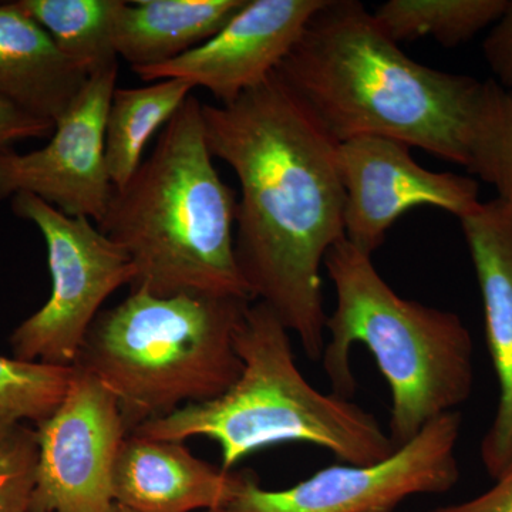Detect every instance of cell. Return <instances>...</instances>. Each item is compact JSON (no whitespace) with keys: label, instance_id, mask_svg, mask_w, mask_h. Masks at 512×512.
Returning <instances> with one entry per match:
<instances>
[{"label":"cell","instance_id":"d6986e66","mask_svg":"<svg viewBox=\"0 0 512 512\" xmlns=\"http://www.w3.org/2000/svg\"><path fill=\"white\" fill-rule=\"evenodd\" d=\"M507 5L508 0H389L373 18L396 45L430 36L441 46L456 47L494 26Z\"/></svg>","mask_w":512,"mask_h":512},{"label":"cell","instance_id":"5bb4252c","mask_svg":"<svg viewBox=\"0 0 512 512\" xmlns=\"http://www.w3.org/2000/svg\"><path fill=\"white\" fill-rule=\"evenodd\" d=\"M234 473L195 457L183 441L128 434L111 478L114 503L137 512H211L231 493Z\"/></svg>","mask_w":512,"mask_h":512},{"label":"cell","instance_id":"ac0fdd59","mask_svg":"<svg viewBox=\"0 0 512 512\" xmlns=\"http://www.w3.org/2000/svg\"><path fill=\"white\" fill-rule=\"evenodd\" d=\"M87 76L119 69L113 22L120 0H16Z\"/></svg>","mask_w":512,"mask_h":512},{"label":"cell","instance_id":"2e32d148","mask_svg":"<svg viewBox=\"0 0 512 512\" xmlns=\"http://www.w3.org/2000/svg\"><path fill=\"white\" fill-rule=\"evenodd\" d=\"M247 0H120L113 22L117 56L131 69L173 62L217 35Z\"/></svg>","mask_w":512,"mask_h":512},{"label":"cell","instance_id":"e0dca14e","mask_svg":"<svg viewBox=\"0 0 512 512\" xmlns=\"http://www.w3.org/2000/svg\"><path fill=\"white\" fill-rule=\"evenodd\" d=\"M192 90L178 79L114 90L106 119V164L114 188L137 173L151 138L173 120Z\"/></svg>","mask_w":512,"mask_h":512},{"label":"cell","instance_id":"277c9868","mask_svg":"<svg viewBox=\"0 0 512 512\" xmlns=\"http://www.w3.org/2000/svg\"><path fill=\"white\" fill-rule=\"evenodd\" d=\"M323 268L335 286L336 308L326 322L322 363L332 393L352 400L355 345L375 357L392 393L389 436L409 443L427 424L456 412L473 392V338L460 316L397 295L372 255L346 239L333 245Z\"/></svg>","mask_w":512,"mask_h":512},{"label":"cell","instance_id":"d4e9b609","mask_svg":"<svg viewBox=\"0 0 512 512\" xmlns=\"http://www.w3.org/2000/svg\"><path fill=\"white\" fill-rule=\"evenodd\" d=\"M487 493L464 503L446 505L427 512H512V468L498 478Z\"/></svg>","mask_w":512,"mask_h":512},{"label":"cell","instance_id":"603a6c76","mask_svg":"<svg viewBox=\"0 0 512 512\" xmlns=\"http://www.w3.org/2000/svg\"><path fill=\"white\" fill-rule=\"evenodd\" d=\"M485 62L493 72L495 82L512 89V0L483 43Z\"/></svg>","mask_w":512,"mask_h":512},{"label":"cell","instance_id":"9a60e30c","mask_svg":"<svg viewBox=\"0 0 512 512\" xmlns=\"http://www.w3.org/2000/svg\"><path fill=\"white\" fill-rule=\"evenodd\" d=\"M89 76L18 3H0V97L55 124Z\"/></svg>","mask_w":512,"mask_h":512},{"label":"cell","instance_id":"5b68a950","mask_svg":"<svg viewBox=\"0 0 512 512\" xmlns=\"http://www.w3.org/2000/svg\"><path fill=\"white\" fill-rule=\"evenodd\" d=\"M235 348L242 370L227 392L130 434L183 443L207 437L220 446L224 471L256 451L286 443L325 448L340 463L355 466L379 463L396 450L376 416L338 394L319 392L303 377L291 332L265 303H249Z\"/></svg>","mask_w":512,"mask_h":512},{"label":"cell","instance_id":"44dd1931","mask_svg":"<svg viewBox=\"0 0 512 512\" xmlns=\"http://www.w3.org/2000/svg\"><path fill=\"white\" fill-rule=\"evenodd\" d=\"M73 376L74 366H50L0 355V414L42 423L63 402Z\"/></svg>","mask_w":512,"mask_h":512},{"label":"cell","instance_id":"6da1fadb","mask_svg":"<svg viewBox=\"0 0 512 512\" xmlns=\"http://www.w3.org/2000/svg\"><path fill=\"white\" fill-rule=\"evenodd\" d=\"M212 157L237 175L235 259L303 352L326 345L322 268L345 239V190L332 140L276 74L229 104L202 103Z\"/></svg>","mask_w":512,"mask_h":512},{"label":"cell","instance_id":"ba28073f","mask_svg":"<svg viewBox=\"0 0 512 512\" xmlns=\"http://www.w3.org/2000/svg\"><path fill=\"white\" fill-rule=\"evenodd\" d=\"M460 433L461 414H443L386 460L333 464L284 490H266L252 470L232 471L231 493L211 512H394L416 495L456 487Z\"/></svg>","mask_w":512,"mask_h":512},{"label":"cell","instance_id":"8fae6325","mask_svg":"<svg viewBox=\"0 0 512 512\" xmlns=\"http://www.w3.org/2000/svg\"><path fill=\"white\" fill-rule=\"evenodd\" d=\"M407 144L363 136L343 141L336 160L345 190V239L373 255L402 215L420 205L436 207L458 220L480 204L474 178L421 167Z\"/></svg>","mask_w":512,"mask_h":512},{"label":"cell","instance_id":"52a82bcc","mask_svg":"<svg viewBox=\"0 0 512 512\" xmlns=\"http://www.w3.org/2000/svg\"><path fill=\"white\" fill-rule=\"evenodd\" d=\"M12 211L39 229L46 244L52 291L39 311L10 335L13 357L73 367L101 306L136 269L130 256L86 218H73L30 194L12 197Z\"/></svg>","mask_w":512,"mask_h":512},{"label":"cell","instance_id":"484cf974","mask_svg":"<svg viewBox=\"0 0 512 512\" xmlns=\"http://www.w3.org/2000/svg\"><path fill=\"white\" fill-rule=\"evenodd\" d=\"M109 512H137L134 510H130V508L124 507V505L114 503L111 505Z\"/></svg>","mask_w":512,"mask_h":512},{"label":"cell","instance_id":"30bf717a","mask_svg":"<svg viewBox=\"0 0 512 512\" xmlns=\"http://www.w3.org/2000/svg\"><path fill=\"white\" fill-rule=\"evenodd\" d=\"M119 69L93 74L55 123L45 147L0 154V198L30 194L73 218L99 224L113 197L106 119Z\"/></svg>","mask_w":512,"mask_h":512},{"label":"cell","instance_id":"ffe728a7","mask_svg":"<svg viewBox=\"0 0 512 512\" xmlns=\"http://www.w3.org/2000/svg\"><path fill=\"white\" fill-rule=\"evenodd\" d=\"M467 170L493 185L512 210V89L485 80L471 130Z\"/></svg>","mask_w":512,"mask_h":512},{"label":"cell","instance_id":"9c48e42d","mask_svg":"<svg viewBox=\"0 0 512 512\" xmlns=\"http://www.w3.org/2000/svg\"><path fill=\"white\" fill-rule=\"evenodd\" d=\"M36 433L39 463L30 512H109L113 467L128 436L110 390L74 366L63 402L36 424Z\"/></svg>","mask_w":512,"mask_h":512},{"label":"cell","instance_id":"7402d4cb","mask_svg":"<svg viewBox=\"0 0 512 512\" xmlns=\"http://www.w3.org/2000/svg\"><path fill=\"white\" fill-rule=\"evenodd\" d=\"M37 463L36 429L0 414V512L32 511Z\"/></svg>","mask_w":512,"mask_h":512},{"label":"cell","instance_id":"7c38bea8","mask_svg":"<svg viewBox=\"0 0 512 512\" xmlns=\"http://www.w3.org/2000/svg\"><path fill=\"white\" fill-rule=\"evenodd\" d=\"M325 0H247L214 37L173 62L131 69L143 82L178 79L229 104L275 73Z\"/></svg>","mask_w":512,"mask_h":512},{"label":"cell","instance_id":"cb8c5ba5","mask_svg":"<svg viewBox=\"0 0 512 512\" xmlns=\"http://www.w3.org/2000/svg\"><path fill=\"white\" fill-rule=\"evenodd\" d=\"M55 124L30 116L0 97V154L29 138L52 136Z\"/></svg>","mask_w":512,"mask_h":512},{"label":"cell","instance_id":"3957f363","mask_svg":"<svg viewBox=\"0 0 512 512\" xmlns=\"http://www.w3.org/2000/svg\"><path fill=\"white\" fill-rule=\"evenodd\" d=\"M214 160L192 94L96 224L130 256V291L252 301L235 259L237 195Z\"/></svg>","mask_w":512,"mask_h":512},{"label":"cell","instance_id":"4fadbf2b","mask_svg":"<svg viewBox=\"0 0 512 512\" xmlns=\"http://www.w3.org/2000/svg\"><path fill=\"white\" fill-rule=\"evenodd\" d=\"M481 299L485 339L497 375V412L481 443V460L494 480L512 468V210L480 202L460 218Z\"/></svg>","mask_w":512,"mask_h":512},{"label":"cell","instance_id":"7a4b0ae2","mask_svg":"<svg viewBox=\"0 0 512 512\" xmlns=\"http://www.w3.org/2000/svg\"><path fill=\"white\" fill-rule=\"evenodd\" d=\"M275 74L336 144L393 138L467 167L484 82L416 62L357 0H325Z\"/></svg>","mask_w":512,"mask_h":512},{"label":"cell","instance_id":"8992f818","mask_svg":"<svg viewBox=\"0 0 512 512\" xmlns=\"http://www.w3.org/2000/svg\"><path fill=\"white\" fill-rule=\"evenodd\" d=\"M249 299L130 291L103 309L76 367L119 403L127 433L222 396L241 375L235 338Z\"/></svg>","mask_w":512,"mask_h":512},{"label":"cell","instance_id":"4316f807","mask_svg":"<svg viewBox=\"0 0 512 512\" xmlns=\"http://www.w3.org/2000/svg\"><path fill=\"white\" fill-rule=\"evenodd\" d=\"M2 201H3L2 198H0V202H2Z\"/></svg>","mask_w":512,"mask_h":512}]
</instances>
